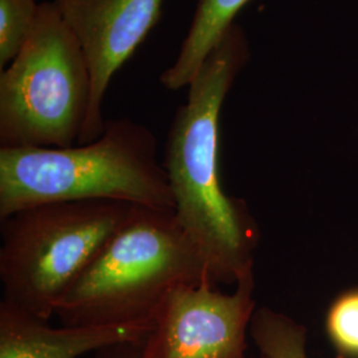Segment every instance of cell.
Masks as SVG:
<instances>
[{
    "label": "cell",
    "mask_w": 358,
    "mask_h": 358,
    "mask_svg": "<svg viewBox=\"0 0 358 358\" xmlns=\"http://www.w3.org/2000/svg\"><path fill=\"white\" fill-rule=\"evenodd\" d=\"M110 201L174 211L153 131L128 117L108 120L90 143L0 148V220L29 206Z\"/></svg>",
    "instance_id": "obj_2"
},
{
    "label": "cell",
    "mask_w": 358,
    "mask_h": 358,
    "mask_svg": "<svg viewBox=\"0 0 358 358\" xmlns=\"http://www.w3.org/2000/svg\"><path fill=\"white\" fill-rule=\"evenodd\" d=\"M143 343H127L99 350L97 358H141Z\"/></svg>",
    "instance_id": "obj_13"
},
{
    "label": "cell",
    "mask_w": 358,
    "mask_h": 358,
    "mask_svg": "<svg viewBox=\"0 0 358 358\" xmlns=\"http://www.w3.org/2000/svg\"><path fill=\"white\" fill-rule=\"evenodd\" d=\"M251 0H196L189 32L174 63L165 69L159 81L169 90L189 87L207 56L234 26L236 15Z\"/></svg>",
    "instance_id": "obj_9"
},
{
    "label": "cell",
    "mask_w": 358,
    "mask_h": 358,
    "mask_svg": "<svg viewBox=\"0 0 358 358\" xmlns=\"http://www.w3.org/2000/svg\"><path fill=\"white\" fill-rule=\"evenodd\" d=\"M254 292V268L238 279L232 294L210 282L176 288L154 316L141 358L245 357Z\"/></svg>",
    "instance_id": "obj_6"
},
{
    "label": "cell",
    "mask_w": 358,
    "mask_h": 358,
    "mask_svg": "<svg viewBox=\"0 0 358 358\" xmlns=\"http://www.w3.org/2000/svg\"><path fill=\"white\" fill-rule=\"evenodd\" d=\"M259 358H266V357H263V356H260V357H259Z\"/></svg>",
    "instance_id": "obj_14"
},
{
    "label": "cell",
    "mask_w": 358,
    "mask_h": 358,
    "mask_svg": "<svg viewBox=\"0 0 358 358\" xmlns=\"http://www.w3.org/2000/svg\"><path fill=\"white\" fill-rule=\"evenodd\" d=\"M325 332L337 358H358V287L333 300L325 316Z\"/></svg>",
    "instance_id": "obj_11"
},
{
    "label": "cell",
    "mask_w": 358,
    "mask_h": 358,
    "mask_svg": "<svg viewBox=\"0 0 358 358\" xmlns=\"http://www.w3.org/2000/svg\"><path fill=\"white\" fill-rule=\"evenodd\" d=\"M36 0H0V68L22 50L38 16Z\"/></svg>",
    "instance_id": "obj_12"
},
{
    "label": "cell",
    "mask_w": 358,
    "mask_h": 358,
    "mask_svg": "<svg viewBox=\"0 0 358 358\" xmlns=\"http://www.w3.org/2000/svg\"><path fill=\"white\" fill-rule=\"evenodd\" d=\"M153 322L52 328L48 321L0 301V358H77L109 346L143 343Z\"/></svg>",
    "instance_id": "obj_8"
},
{
    "label": "cell",
    "mask_w": 358,
    "mask_h": 358,
    "mask_svg": "<svg viewBox=\"0 0 358 358\" xmlns=\"http://www.w3.org/2000/svg\"><path fill=\"white\" fill-rule=\"evenodd\" d=\"M131 208L110 201L50 202L0 220L1 300L50 320Z\"/></svg>",
    "instance_id": "obj_4"
},
{
    "label": "cell",
    "mask_w": 358,
    "mask_h": 358,
    "mask_svg": "<svg viewBox=\"0 0 358 358\" xmlns=\"http://www.w3.org/2000/svg\"><path fill=\"white\" fill-rule=\"evenodd\" d=\"M85 53L92 78L88 117L78 145L105 130L103 103L117 71L158 23L164 0H52Z\"/></svg>",
    "instance_id": "obj_7"
},
{
    "label": "cell",
    "mask_w": 358,
    "mask_h": 358,
    "mask_svg": "<svg viewBox=\"0 0 358 358\" xmlns=\"http://www.w3.org/2000/svg\"><path fill=\"white\" fill-rule=\"evenodd\" d=\"M250 333L263 357L308 358L307 328L279 310L256 308Z\"/></svg>",
    "instance_id": "obj_10"
},
{
    "label": "cell",
    "mask_w": 358,
    "mask_h": 358,
    "mask_svg": "<svg viewBox=\"0 0 358 358\" xmlns=\"http://www.w3.org/2000/svg\"><path fill=\"white\" fill-rule=\"evenodd\" d=\"M202 282H210L205 260L174 211L133 206L55 315L64 327L153 322L171 291Z\"/></svg>",
    "instance_id": "obj_3"
},
{
    "label": "cell",
    "mask_w": 358,
    "mask_h": 358,
    "mask_svg": "<svg viewBox=\"0 0 358 358\" xmlns=\"http://www.w3.org/2000/svg\"><path fill=\"white\" fill-rule=\"evenodd\" d=\"M250 57V41L235 23L190 81L187 100L170 124L162 159L174 214L199 250L215 287L236 284L254 268L260 238L245 202L226 194L219 173L220 112Z\"/></svg>",
    "instance_id": "obj_1"
},
{
    "label": "cell",
    "mask_w": 358,
    "mask_h": 358,
    "mask_svg": "<svg viewBox=\"0 0 358 358\" xmlns=\"http://www.w3.org/2000/svg\"><path fill=\"white\" fill-rule=\"evenodd\" d=\"M90 65L53 1L0 72V148L75 146L90 112Z\"/></svg>",
    "instance_id": "obj_5"
}]
</instances>
